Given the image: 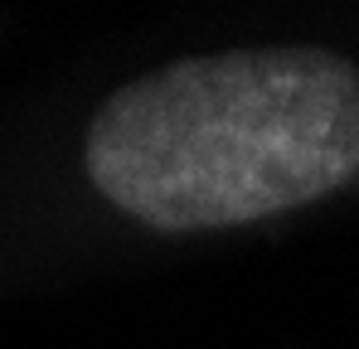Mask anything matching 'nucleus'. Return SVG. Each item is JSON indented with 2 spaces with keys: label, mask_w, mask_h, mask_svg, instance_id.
Returning a JSON list of instances; mask_svg holds the SVG:
<instances>
[{
  "label": "nucleus",
  "mask_w": 359,
  "mask_h": 349,
  "mask_svg": "<svg viewBox=\"0 0 359 349\" xmlns=\"http://www.w3.org/2000/svg\"><path fill=\"white\" fill-rule=\"evenodd\" d=\"M88 189L156 238L292 219L359 189V58L252 44L170 58L83 126Z\"/></svg>",
  "instance_id": "f257e3e1"
}]
</instances>
